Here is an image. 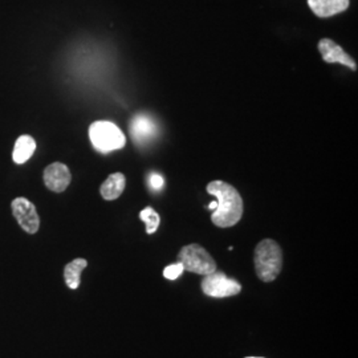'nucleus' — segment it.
Here are the masks:
<instances>
[{
  "instance_id": "obj_17",
  "label": "nucleus",
  "mask_w": 358,
  "mask_h": 358,
  "mask_svg": "<svg viewBox=\"0 0 358 358\" xmlns=\"http://www.w3.org/2000/svg\"><path fill=\"white\" fill-rule=\"evenodd\" d=\"M217 201H214V202H211V203L208 205V208H210V210H215V208H217Z\"/></svg>"
},
{
  "instance_id": "obj_12",
  "label": "nucleus",
  "mask_w": 358,
  "mask_h": 358,
  "mask_svg": "<svg viewBox=\"0 0 358 358\" xmlns=\"http://www.w3.org/2000/svg\"><path fill=\"white\" fill-rule=\"evenodd\" d=\"M36 142L31 136H20L13 148V158L15 164L22 165L27 162L35 153Z\"/></svg>"
},
{
  "instance_id": "obj_8",
  "label": "nucleus",
  "mask_w": 358,
  "mask_h": 358,
  "mask_svg": "<svg viewBox=\"0 0 358 358\" xmlns=\"http://www.w3.org/2000/svg\"><path fill=\"white\" fill-rule=\"evenodd\" d=\"M44 183L53 192H63L66 190L72 180L69 169L62 162H55L44 170Z\"/></svg>"
},
{
  "instance_id": "obj_1",
  "label": "nucleus",
  "mask_w": 358,
  "mask_h": 358,
  "mask_svg": "<svg viewBox=\"0 0 358 358\" xmlns=\"http://www.w3.org/2000/svg\"><path fill=\"white\" fill-rule=\"evenodd\" d=\"M207 192L217 198V208L214 210L211 220L213 223L229 229L235 226L243 217V199L239 192L223 180H213L207 185Z\"/></svg>"
},
{
  "instance_id": "obj_11",
  "label": "nucleus",
  "mask_w": 358,
  "mask_h": 358,
  "mask_svg": "<svg viewBox=\"0 0 358 358\" xmlns=\"http://www.w3.org/2000/svg\"><path fill=\"white\" fill-rule=\"evenodd\" d=\"M125 186H127L125 176L122 173H115L109 176L103 182L100 192L105 201H115L124 192Z\"/></svg>"
},
{
  "instance_id": "obj_16",
  "label": "nucleus",
  "mask_w": 358,
  "mask_h": 358,
  "mask_svg": "<svg viewBox=\"0 0 358 358\" xmlns=\"http://www.w3.org/2000/svg\"><path fill=\"white\" fill-rule=\"evenodd\" d=\"M164 185H165V179L158 174V173H152L150 177H149V186H150V190L153 192H159L164 189Z\"/></svg>"
},
{
  "instance_id": "obj_13",
  "label": "nucleus",
  "mask_w": 358,
  "mask_h": 358,
  "mask_svg": "<svg viewBox=\"0 0 358 358\" xmlns=\"http://www.w3.org/2000/svg\"><path fill=\"white\" fill-rule=\"evenodd\" d=\"M88 262L85 259H75L64 269V279L71 289H77L80 285L81 272L87 268Z\"/></svg>"
},
{
  "instance_id": "obj_10",
  "label": "nucleus",
  "mask_w": 358,
  "mask_h": 358,
  "mask_svg": "<svg viewBox=\"0 0 358 358\" xmlns=\"http://www.w3.org/2000/svg\"><path fill=\"white\" fill-rule=\"evenodd\" d=\"M308 6L319 17H331L344 13L349 7V0H308Z\"/></svg>"
},
{
  "instance_id": "obj_5",
  "label": "nucleus",
  "mask_w": 358,
  "mask_h": 358,
  "mask_svg": "<svg viewBox=\"0 0 358 358\" xmlns=\"http://www.w3.org/2000/svg\"><path fill=\"white\" fill-rule=\"evenodd\" d=\"M202 291L203 294L210 297H231L239 294L242 291L241 282L230 279L223 272H213L210 275H206L202 282Z\"/></svg>"
},
{
  "instance_id": "obj_9",
  "label": "nucleus",
  "mask_w": 358,
  "mask_h": 358,
  "mask_svg": "<svg viewBox=\"0 0 358 358\" xmlns=\"http://www.w3.org/2000/svg\"><path fill=\"white\" fill-rule=\"evenodd\" d=\"M319 51L325 63H329V64L340 63L352 71H357V64L353 60V57H350L336 41H333L331 38H321L319 43Z\"/></svg>"
},
{
  "instance_id": "obj_4",
  "label": "nucleus",
  "mask_w": 358,
  "mask_h": 358,
  "mask_svg": "<svg viewBox=\"0 0 358 358\" xmlns=\"http://www.w3.org/2000/svg\"><path fill=\"white\" fill-rule=\"evenodd\" d=\"M178 262L182 263L185 271L194 272L196 275L206 276L217 271L215 260L199 244L185 245L179 252Z\"/></svg>"
},
{
  "instance_id": "obj_7",
  "label": "nucleus",
  "mask_w": 358,
  "mask_h": 358,
  "mask_svg": "<svg viewBox=\"0 0 358 358\" xmlns=\"http://www.w3.org/2000/svg\"><path fill=\"white\" fill-rule=\"evenodd\" d=\"M130 134L137 145H145L153 140L158 134V125L149 115H134L130 122Z\"/></svg>"
},
{
  "instance_id": "obj_3",
  "label": "nucleus",
  "mask_w": 358,
  "mask_h": 358,
  "mask_svg": "<svg viewBox=\"0 0 358 358\" xmlns=\"http://www.w3.org/2000/svg\"><path fill=\"white\" fill-rule=\"evenodd\" d=\"M90 138L93 148L103 154L120 150L127 143L121 129L110 121L93 122L90 128Z\"/></svg>"
},
{
  "instance_id": "obj_6",
  "label": "nucleus",
  "mask_w": 358,
  "mask_h": 358,
  "mask_svg": "<svg viewBox=\"0 0 358 358\" xmlns=\"http://www.w3.org/2000/svg\"><path fill=\"white\" fill-rule=\"evenodd\" d=\"M11 207L13 217H16L19 226L28 234H36L40 227V217L35 205L27 198L20 196L13 199Z\"/></svg>"
},
{
  "instance_id": "obj_14",
  "label": "nucleus",
  "mask_w": 358,
  "mask_h": 358,
  "mask_svg": "<svg viewBox=\"0 0 358 358\" xmlns=\"http://www.w3.org/2000/svg\"><path fill=\"white\" fill-rule=\"evenodd\" d=\"M140 217L146 223V232L149 235L154 234L159 227V222L161 217L158 215V213L154 210L153 207H146L140 213Z\"/></svg>"
},
{
  "instance_id": "obj_2",
  "label": "nucleus",
  "mask_w": 358,
  "mask_h": 358,
  "mask_svg": "<svg viewBox=\"0 0 358 358\" xmlns=\"http://www.w3.org/2000/svg\"><path fill=\"white\" fill-rule=\"evenodd\" d=\"M282 252L280 245L272 239H264L256 245L255 271L262 282H273L282 272Z\"/></svg>"
},
{
  "instance_id": "obj_15",
  "label": "nucleus",
  "mask_w": 358,
  "mask_h": 358,
  "mask_svg": "<svg viewBox=\"0 0 358 358\" xmlns=\"http://www.w3.org/2000/svg\"><path fill=\"white\" fill-rule=\"evenodd\" d=\"M183 271H185V268H183L182 263L178 262V263L167 266L166 268L164 269V276L169 280H176L183 273Z\"/></svg>"
},
{
  "instance_id": "obj_18",
  "label": "nucleus",
  "mask_w": 358,
  "mask_h": 358,
  "mask_svg": "<svg viewBox=\"0 0 358 358\" xmlns=\"http://www.w3.org/2000/svg\"><path fill=\"white\" fill-rule=\"evenodd\" d=\"M245 358H263V357H245Z\"/></svg>"
}]
</instances>
